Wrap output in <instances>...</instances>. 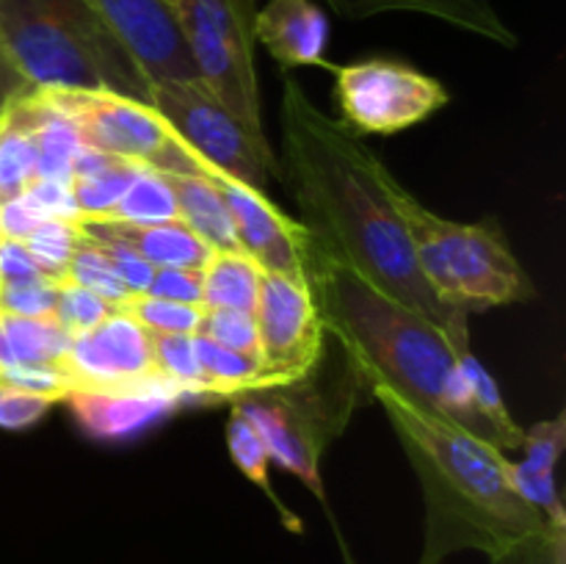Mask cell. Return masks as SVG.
<instances>
[{"label": "cell", "instance_id": "603a6c76", "mask_svg": "<svg viewBox=\"0 0 566 564\" xmlns=\"http://www.w3.org/2000/svg\"><path fill=\"white\" fill-rule=\"evenodd\" d=\"M191 343L199 368H202L205 385H208L210 401H230L241 390L269 387L260 354L219 346L205 335H191Z\"/></svg>", "mask_w": 566, "mask_h": 564}, {"label": "cell", "instance_id": "b9f144b4", "mask_svg": "<svg viewBox=\"0 0 566 564\" xmlns=\"http://www.w3.org/2000/svg\"><path fill=\"white\" fill-rule=\"evenodd\" d=\"M17 86L14 83H11V77L6 75V70H3V64H0V108H3L6 105V100H11V97H17Z\"/></svg>", "mask_w": 566, "mask_h": 564}, {"label": "cell", "instance_id": "30bf717a", "mask_svg": "<svg viewBox=\"0 0 566 564\" xmlns=\"http://www.w3.org/2000/svg\"><path fill=\"white\" fill-rule=\"evenodd\" d=\"M332 72L337 75L335 100L343 125L354 133L390 136L448 105L446 86L403 61L368 59Z\"/></svg>", "mask_w": 566, "mask_h": 564}, {"label": "cell", "instance_id": "277c9868", "mask_svg": "<svg viewBox=\"0 0 566 564\" xmlns=\"http://www.w3.org/2000/svg\"><path fill=\"white\" fill-rule=\"evenodd\" d=\"M0 64L20 94L114 92L147 105L153 88L86 0H0Z\"/></svg>", "mask_w": 566, "mask_h": 564}, {"label": "cell", "instance_id": "ba28073f", "mask_svg": "<svg viewBox=\"0 0 566 564\" xmlns=\"http://www.w3.org/2000/svg\"><path fill=\"white\" fill-rule=\"evenodd\" d=\"M147 105L197 158L232 180L265 191L271 177L280 175V160L271 153L269 138L252 136L205 83H153Z\"/></svg>", "mask_w": 566, "mask_h": 564}, {"label": "cell", "instance_id": "ac0fdd59", "mask_svg": "<svg viewBox=\"0 0 566 564\" xmlns=\"http://www.w3.org/2000/svg\"><path fill=\"white\" fill-rule=\"evenodd\" d=\"M329 3L337 14L348 20H365V17L387 14V11H412V14L434 17L453 28L490 39L501 48L520 44L490 0H329Z\"/></svg>", "mask_w": 566, "mask_h": 564}, {"label": "cell", "instance_id": "8d00e7d4", "mask_svg": "<svg viewBox=\"0 0 566 564\" xmlns=\"http://www.w3.org/2000/svg\"><path fill=\"white\" fill-rule=\"evenodd\" d=\"M492 564H566V525H551L542 534L490 558Z\"/></svg>", "mask_w": 566, "mask_h": 564}, {"label": "cell", "instance_id": "484cf974", "mask_svg": "<svg viewBox=\"0 0 566 564\" xmlns=\"http://www.w3.org/2000/svg\"><path fill=\"white\" fill-rule=\"evenodd\" d=\"M99 221H125V224H166V221H180L177 216L175 194L164 175L149 166H142L119 202L114 205L105 219Z\"/></svg>", "mask_w": 566, "mask_h": 564}, {"label": "cell", "instance_id": "f1b7e54d", "mask_svg": "<svg viewBox=\"0 0 566 564\" xmlns=\"http://www.w3.org/2000/svg\"><path fill=\"white\" fill-rule=\"evenodd\" d=\"M227 446H230V457H232V462L241 468V473L247 476L249 481H254V484H258L260 490L271 498V501H274V506L285 514V520L291 523V529H298L296 520L291 518V512L282 506V501L274 495V490H271L269 448H265L263 437H260V431L254 429L252 420H249L238 407H232L230 420H227Z\"/></svg>", "mask_w": 566, "mask_h": 564}, {"label": "cell", "instance_id": "f35d334b", "mask_svg": "<svg viewBox=\"0 0 566 564\" xmlns=\"http://www.w3.org/2000/svg\"><path fill=\"white\" fill-rule=\"evenodd\" d=\"M147 293L149 296L171 299V302L202 304V271L155 269Z\"/></svg>", "mask_w": 566, "mask_h": 564}, {"label": "cell", "instance_id": "ab89813d", "mask_svg": "<svg viewBox=\"0 0 566 564\" xmlns=\"http://www.w3.org/2000/svg\"><path fill=\"white\" fill-rule=\"evenodd\" d=\"M33 276H44L36 269L33 258L22 241H11V238H0V285H11V282H25Z\"/></svg>", "mask_w": 566, "mask_h": 564}, {"label": "cell", "instance_id": "d6a6232c", "mask_svg": "<svg viewBox=\"0 0 566 564\" xmlns=\"http://www.w3.org/2000/svg\"><path fill=\"white\" fill-rule=\"evenodd\" d=\"M197 335L210 337L213 343L235 352L260 354V335L258 321L252 313H241V310L230 307H205L202 324H199Z\"/></svg>", "mask_w": 566, "mask_h": 564}, {"label": "cell", "instance_id": "ffe728a7", "mask_svg": "<svg viewBox=\"0 0 566 564\" xmlns=\"http://www.w3.org/2000/svg\"><path fill=\"white\" fill-rule=\"evenodd\" d=\"M142 164L83 147L72 160L70 194L75 202V221H99L114 210L122 194L138 175Z\"/></svg>", "mask_w": 566, "mask_h": 564}, {"label": "cell", "instance_id": "e575fe53", "mask_svg": "<svg viewBox=\"0 0 566 564\" xmlns=\"http://www.w3.org/2000/svg\"><path fill=\"white\" fill-rule=\"evenodd\" d=\"M111 313H114V307L105 299L94 296L92 291H83L77 285H70V282H59V302H55L53 318L70 335H83V332L94 330Z\"/></svg>", "mask_w": 566, "mask_h": 564}, {"label": "cell", "instance_id": "1f68e13d", "mask_svg": "<svg viewBox=\"0 0 566 564\" xmlns=\"http://www.w3.org/2000/svg\"><path fill=\"white\" fill-rule=\"evenodd\" d=\"M77 238H81V230H77L75 219H44L22 238V247L28 249V254L44 276L64 282Z\"/></svg>", "mask_w": 566, "mask_h": 564}, {"label": "cell", "instance_id": "836d02e7", "mask_svg": "<svg viewBox=\"0 0 566 564\" xmlns=\"http://www.w3.org/2000/svg\"><path fill=\"white\" fill-rule=\"evenodd\" d=\"M59 282L50 276H33L25 282L0 285V313L22 315V318H48L55 313Z\"/></svg>", "mask_w": 566, "mask_h": 564}, {"label": "cell", "instance_id": "52a82bcc", "mask_svg": "<svg viewBox=\"0 0 566 564\" xmlns=\"http://www.w3.org/2000/svg\"><path fill=\"white\" fill-rule=\"evenodd\" d=\"M199 81L247 127L265 138L254 72V14L258 0H175Z\"/></svg>", "mask_w": 566, "mask_h": 564}, {"label": "cell", "instance_id": "83f0119b", "mask_svg": "<svg viewBox=\"0 0 566 564\" xmlns=\"http://www.w3.org/2000/svg\"><path fill=\"white\" fill-rule=\"evenodd\" d=\"M462 368L470 382V393H473L475 407H479V412L484 415L486 424H490L492 431H495L501 451H520L525 440V431L514 424L512 412H509L506 401H503L501 387H497V382L492 379L490 370L484 368V363L475 357L473 348L462 354Z\"/></svg>", "mask_w": 566, "mask_h": 564}, {"label": "cell", "instance_id": "7a4b0ae2", "mask_svg": "<svg viewBox=\"0 0 566 564\" xmlns=\"http://www.w3.org/2000/svg\"><path fill=\"white\" fill-rule=\"evenodd\" d=\"M304 271L315 291L324 330L354 359L365 385L390 387L415 407L497 446L495 431L475 407L462 368L470 337L448 335L434 321L370 285L352 265L321 252L313 241H307Z\"/></svg>", "mask_w": 566, "mask_h": 564}, {"label": "cell", "instance_id": "2e32d148", "mask_svg": "<svg viewBox=\"0 0 566 564\" xmlns=\"http://www.w3.org/2000/svg\"><path fill=\"white\" fill-rule=\"evenodd\" d=\"M254 42L263 44L282 64L291 66H326L329 48V17L315 0H265L254 14Z\"/></svg>", "mask_w": 566, "mask_h": 564}, {"label": "cell", "instance_id": "8992f818", "mask_svg": "<svg viewBox=\"0 0 566 564\" xmlns=\"http://www.w3.org/2000/svg\"><path fill=\"white\" fill-rule=\"evenodd\" d=\"M363 393H368V385L346 354L340 376L332 385L321 379L318 363L302 379L241 390L230 401L260 431L271 462L298 476L318 501H326V490L321 484V457L326 446L346 429Z\"/></svg>", "mask_w": 566, "mask_h": 564}, {"label": "cell", "instance_id": "3957f363", "mask_svg": "<svg viewBox=\"0 0 566 564\" xmlns=\"http://www.w3.org/2000/svg\"><path fill=\"white\" fill-rule=\"evenodd\" d=\"M385 407L426 501V540L418 564H442L451 553L509 551L551 529L512 484V459L462 426L415 407L385 385H370Z\"/></svg>", "mask_w": 566, "mask_h": 564}, {"label": "cell", "instance_id": "d4e9b609", "mask_svg": "<svg viewBox=\"0 0 566 564\" xmlns=\"http://www.w3.org/2000/svg\"><path fill=\"white\" fill-rule=\"evenodd\" d=\"M3 330L17 365H50V368H59L61 359L70 352L72 337H75L53 315H48V318L3 315Z\"/></svg>", "mask_w": 566, "mask_h": 564}, {"label": "cell", "instance_id": "8fae6325", "mask_svg": "<svg viewBox=\"0 0 566 564\" xmlns=\"http://www.w3.org/2000/svg\"><path fill=\"white\" fill-rule=\"evenodd\" d=\"M254 321L269 385L302 379L324 357L326 330L307 274L263 271Z\"/></svg>", "mask_w": 566, "mask_h": 564}, {"label": "cell", "instance_id": "60d3db41", "mask_svg": "<svg viewBox=\"0 0 566 564\" xmlns=\"http://www.w3.org/2000/svg\"><path fill=\"white\" fill-rule=\"evenodd\" d=\"M11 365H17V363H14V357H11L9 337H6V330H3V315H0V374H6Z\"/></svg>", "mask_w": 566, "mask_h": 564}, {"label": "cell", "instance_id": "f546056e", "mask_svg": "<svg viewBox=\"0 0 566 564\" xmlns=\"http://www.w3.org/2000/svg\"><path fill=\"white\" fill-rule=\"evenodd\" d=\"M77 230H81V227H77ZM64 282L83 288V291H92L94 296L105 299L114 310L133 296L125 288V282L116 276L114 265L108 263L103 249L94 241H88L83 232L81 238H77V247L75 252H72L70 265H66Z\"/></svg>", "mask_w": 566, "mask_h": 564}, {"label": "cell", "instance_id": "7402d4cb", "mask_svg": "<svg viewBox=\"0 0 566 564\" xmlns=\"http://www.w3.org/2000/svg\"><path fill=\"white\" fill-rule=\"evenodd\" d=\"M36 180V144L25 94L0 108V205L20 199Z\"/></svg>", "mask_w": 566, "mask_h": 564}, {"label": "cell", "instance_id": "4fadbf2b", "mask_svg": "<svg viewBox=\"0 0 566 564\" xmlns=\"http://www.w3.org/2000/svg\"><path fill=\"white\" fill-rule=\"evenodd\" d=\"M191 158L197 164L199 175L213 180V186L224 197L243 254H249L263 271L307 274L304 271V258H307L310 241L307 227L302 221L291 219L287 213H282L265 191H258V188H249L243 182L232 180L230 175L210 166L208 160L197 158L193 153Z\"/></svg>", "mask_w": 566, "mask_h": 564}, {"label": "cell", "instance_id": "e0dca14e", "mask_svg": "<svg viewBox=\"0 0 566 564\" xmlns=\"http://www.w3.org/2000/svg\"><path fill=\"white\" fill-rule=\"evenodd\" d=\"M86 236H103L119 241L142 254L155 269L202 271L213 258V249L193 236L182 221L166 224H125V221H75Z\"/></svg>", "mask_w": 566, "mask_h": 564}, {"label": "cell", "instance_id": "9a60e30c", "mask_svg": "<svg viewBox=\"0 0 566 564\" xmlns=\"http://www.w3.org/2000/svg\"><path fill=\"white\" fill-rule=\"evenodd\" d=\"M64 401L70 404L86 435L97 440H127L175 412L182 401H188V396L180 387L155 379L147 385L111 387V390L75 387Z\"/></svg>", "mask_w": 566, "mask_h": 564}, {"label": "cell", "instance_id": "4dcf8cb0", "mask_svg": "<svg viewBox=\"0 0 566 564\" xmlns=\"http://www.w3.org/2000/svg\"><path fill=\"white\" fill-rule=\"evenodd\" d=\"M116 310L130 315L147 332H164V335H197L205 315L202 304L171 302V299L149 296V293H133Z\"/></svg>", "mask_w": 566, "mask_h": 564}, {"label": "cell", "instance_id": "5b68a950", "mask_svg": "<svg viewBox=\"0 0 566 564\" xmlns=\"http://www.w3.org/2000/svg\"><path fill=\"white\" fill-rule=\"evenodd\" d=\"M390 191L407 221L420 274L448 307L473 315L536 296L528 271L514 258L495 216L459 224L431 213L396 177Z\"/></svg>", "mask_w": 566, "mask_h": 564}, {"label": "cell", "instance_id": "74e56055", "mask_svg": "<svg viewBox=\"0 0 566 564\" xmlns=\"http://www.w3.org/2000/svg\"><path fill=\"white\" fill-rule=\"evenodd\" d=\"M83 236H86V232H83ZM86 238L103 249L105 258H108V263L114 265L116 276L125 282L127 291L147 293L149 282H153V274H155V265H149L142 254H136L130 247H125V243L111 241V238H103V236H86Z\"/></svg>", "mask_w": 566, "mask_h": 564}, {"label": "cell", "instance_id": "7bdbcfd3", "mask_svg": "<svg viewBox=\"0 0 566 564\" xmlns=\"http://www.w3.org/2000/svg\"><path fill=\"white\" fill-rule=\"evenodd\" d=\"M169 3H175V0H169Z\"/></svg>", "mask_w": 566, "mask_h": 564}, {"label": "cell", "instance_id": "4316f807", "mask_svg": "<svg viewBox=\"0 0 566 564\" xmlns=\"http://www.w3.org/2000/svg\"><path fill=\"white\" fill-rule=\"evenodd\" d=\"M149 348H153V363L160 379L180 387L188 401H210L202 368H199L197 354H193L191 335L149 332Z\"/></svg>", "mask_w": 566, "mask_h": 564}, {"label": "cell", "instance_id": "d590c367", "mask_svg": "<svg viewBox=\"0 0 566 564\" xmlns=\"http://www.w3.org/2000/svg\"><path fill=\"white\" fill-rule=\"evenodd\" d=\"M55 401L59 398L48 396V393L25 390V387H17L11 382L0 379V429H31L33 424H39L48 415V409Z\"/></svg>", "mask_w": 566, "mask_h": 564}, {"label": "cell", "instance_id": "44dd1931", "mask_svg": "<svg viewBox=\"0 0 566 564\" xmlns=\"http://www.w3.org/2000/svg\"><path fill=\"white\" fill-rule=\"evenodd\" d=\"M160 175L175 194L177 216L193 236L202 238L213 252H243L230 208L213 180L205 175H180V171H160Z\"/></svg>", "mask_w": 566, "mask_h": 564}, {"label": "cell", "instance_id": "5bb4252c", "mask_svg": "<svg viewBox=\"0 0 566 564\" xmlns=\"http://www.w3.org/2000/svg\"><path fill=\"white\" fill-rule=\"evenodd\" d=\"M59 370L72 387L86 390H111L160 379L153 363L149 332L122 310H114L94 330L72 337Z\"/></svg>", "mask_w": 566, "mask_h": 564}, {"label": "cell", "instance_id": "7c38bea8", "mask_svg": "<svg viewBox=\"0 0 566 564\" xmlns=\"http://www.w3.org/2000/svg\"><path fill=\"white\" fill-rule=\"evenodd\" d=\"M86 6L125 44L149 83L199 81L169 0H86Z\"/></svg>", "mask_w": 566, "mask_h": 564}, {"label": "cell", "instance_id": "d6986e66", "mask_svg": "<svg viewBox=\"0 0 566 564\" xmlns=\"http://www.w3.org/2000/svg\"><path fill=\"white\" fill-rule=\"evenodd\" d=\"M566 442V412L531 426L523 440V459H512V484L531 506L539 509L551 523L566 525L564 503L556 492V462Z\"/></svg>", "mask_w": 566, "mask_h": 564}, {"label": "cell", "instance_id": "cb8c5ba5", "mask_svg": "<svg viewBox=\"0 0 566 564\" xmlns=\"http://www.w3.org/2000/svg\"><path fill=\"white\" fill-rule=\"evenodd\" d=\"M260 282H263V269L249 254L213 252V258L202 269V304L254 315Z\"/></svg>", "mask_w": 566, "mask_h": 564}, {"label": "cell", "instance_id": "9c48e42d", "mask_svg": "<svg viewBox=\"0 0 566 564\" xmlns=\"http://www.w3.org/2000/svg\"><path fill=\"white\" fill-rule=\"evenodd\" d=\"M39 94L75 127L83 147L149 166L155 171L199 175L186 144L149 105L114 92L39 88Z\"/></svg>", "mask_w": 566, "mask_h": 564}, {"label": "cell", "instance_id": "6da1fadb", "mask_svg": "<svg viewBox=\"0 0 566 564\" xmlns=\"http://www.w3.org/2000/svg\"><path fill=\"white\" fill-rule=\"evenodd\" d=\"M282 138L310 241L448 335L470 337V313L448 307L420 274L390 169L343 122L315 108L291 75L282 94Z\"/></svg>", "mask_w": 566, "mask_h": 564}]
</instances>
